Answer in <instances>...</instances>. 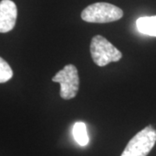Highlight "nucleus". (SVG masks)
Returning a JSON list of instances; mask_svg holds the SVG:
<instances>
[{"label":"nucleus","instance_id":"nucleus-1","mask_svg":"<svg viewBox=\"0 0 156 156\" xmlns=\"http://www.w3.org/2000/svg\"><path fill=\"white\" fill-rule=\"evenodd\" d=\"M123 11L119 7L108 3H95L84 9L81 17L83 20L89 23H106L121 19Z\"/></svg>","mask_w":156,"mask_h":156},{"label":"nucleus","instance_id":"nucleus-2","mask_svg":"<svg viewBox=\"0 0 156 156\" xmlns=\"http://www.w3.org/2000/svg\"><path fill=\"white\" fill-rule=\"evenodd\" d=\"M90 53L92 59L99 67H104L112 62H118L122 54L110 42L102 36H95L90 43Z\"/></svg>","mask_w":156,"mask_h":156},{"label":"nucleus","instance_id":"nucleus-3","mask_svg":"<svg viewBox=\"0 0 156 156\" xmlns=\"http://www.w3.org/2000/svg\"><path fill=\"white\" fill-rule=\"evenodd\" d=\"M156 142V128L147 126L129 140L121 156H147Z\"/></svg>","mask_w":156,"mask_h":156},{"label":"nucleus","instance_id":"nucleus-4","mask_svg":"<svg viewBox=\"0 0 156 156\" xmlns=\"http://www.w3.org/2000/svg\"><path fill=\"white\" fill-rule=\"evenodd\" d=\"M52 81L61 85L60 95L64 100L76 97L79 90V76L77 69L73 64H68L52 77Z\"/></svg>","mask_w":156,"mask_h":156},{"label":"nucleus","instance_id":"nucleus-5","mask_svg":"<svg viewBox=\"0 0 156 156\" xmlns=\"http://www.w3.org/2000/svg\"><path fill=\"white\" fill-rule=\"evenodd\" d=\"M17 16L16 4L11 0L0 2V33L11 31L15 27Z\"/></svg>","mask_w":156,"mask_h":156},{"label":"nucleus","instance_id":"nucleus-6","mask_svg":"<svg viewBox=\"0 0 156 156\" xmlns=\"http://www.w3.org/2000/svg\"><path fill=\"white\" fill-rule=\"evenodd\" d=\"M136 26L140 33L156 37V16L140 17L136 21Z\"/></svg>","mask_w":156,"mask_h":156},{"label":"nucleus","instance_id":"nucleus-7","mask_svg":"<svg viewBox=\"0 0 156 156\" xmlns=\"http://www.w3.org/2000/svg\"><path fill=\"white\" fill-rule=\"evenodd\" d=\"M73 135L76 141L80 146H86L89 143V135L85 123L78 122L73 127Z\"/></svg>","mask_w":156,"mask_h":156},{"label":"nucleus","instance_id":"nucleus-8","mask_svg":"<svg viewBox=\"0 0 156 156\" xmlns=\"http://www.w3.org/2000/svg\"><path fill=\"white\" fill-rule=\"evenodd\" d=\"M13 76V71L2 57H0V83H4L8 82Z\"/></svg>","mask_w":156,"mask_h":156}]
</instances>
